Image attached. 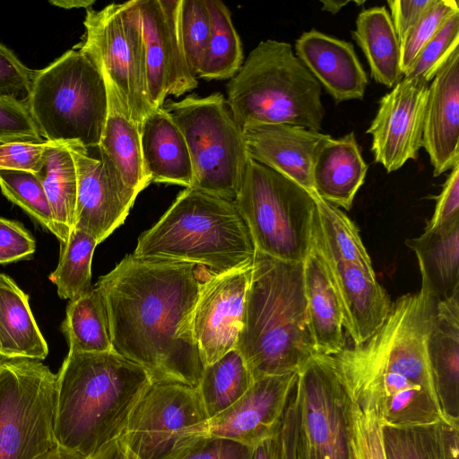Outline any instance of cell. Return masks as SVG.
Listing matches in <instances>:
<instances>
[{
	"instance_id": "603a6c76",
	"label": "cell",
	"mask_w": 459,
	"mask_h": 459,
	"mask_svg": "<svg viewBox=\"0 0 459 459\" xmlns=\"http://www.w3.org/2000/svg\"><path fill=\"white\" fill-rule=\"evenodd\" d=\"M426 353L443 418L459 427V290L436 301L426 337Z\"/></svg>"
},
{
	"instance_id": "d6986e66",
	"label": "cell",
	"mask_w": 459,
	"mask_h": 459,
	"mask_svg": "<svg viewBox=\"0 0 459 459\" xmlns=\"http://www.w3.org/2000/svg\"><path fill=\"white\" fill-rule=\"evenodd\" d=\"M248 157L292 180L312 196L316 151L330 134L290 124H260L243 127Z\"/></svg>"
},
{
	"instance_id": "d6a6232c",
	"label": "cell",
	"mask_w": 459,
	"mask_h": 459,
	"mask_svg": "<svg viewBox=\"0 0 459 459\" xmlns=\"http://www.w3.org/2000/svg\"><path fill=\"white\" fill-rule=\"evenodd\" d=\"M316 214L313 246L332 257L353 263L366 273L375 275L372 261L355 223L342 209L314 196Z\"/></svg>"
},
{
	"instance_id": "816d5d0a",
	"label": "cell",
	"mask_w": 459,
	"mask_h": 459,
	"mask_svg": "<svg viewBox=\"0 0 459 459\" xmlns=\"http://www.w3.org/2000/svg\"><path fill=\"white\" fill-rule=\"evenodd\" d=\"M282 442L280 433L271 436L252 446L250 459H282Z\"/></svg>"
},
{
	"instance_id": "e575fe53",
	"label": "cell",
	"mask_w": 459,
	"mask_h": 459,
	"mask_svg": "<svg viewBox=\"0 0 459 459\" xmlns=\"http://www.w3.org/2000/svg\"><path fill=\"white\" fill-rule=\"evenodd\" d=\"M211 17V36L197 78L231 79L243 65L241 40L231 13L221 0H206Z\"/></svg>"
},
{
	"instance_id": "6da1fadb",
	"label": "cell",
	"mask_w": 459,
	"mask_h": 459,
	"mask_svg": "<svg viewBox=\"0 0 459 459\" xmlns=\"http://www.w3.org/2000/svg\"><path fill=\"white\" fill-rule=\"evenodd\" d=\"M212 274L201 264L124 257L96 285L114 351L142 367L152 383L196 388L204 366L192 318L200 290Z\"/></svg>"
},
{
	"instance_id": "ac0fdd59",
	"label": "cell",
	"mask_w": 459,
	"mask_h": 459,
	"mask_svg": "<svg viewBox=\"0 0 459 459\" xmlns=\"http://www.w3.org/2000/svg\"><path fill=\"white\" fill-rule=\"evenodd\" d=\"M297 380L298 373L255 380L236 403L209 420V435L254 446L280 433Z\"/></svg>"
},
{
	"instance_id": "ab89813d",
	"label": "cell",
	"mask_w": 459,
	"mask_h": 459,
	"mask_svg": "<svg viewBox=\"0 0 459 459\" xmlns=\"http://www.w3.org/2000/svg\"><path fill=\"white\" fill-rule=\"evenodd\" d=\"M180 30L190 71L197 78L211 36V17L206 0H182Z\"/></svg>"
},
{
	"instance_id": "7c38bea8",
	"label": "cell",
	"mask_w": 459,
	"mask_h": 459,
	"mask_svg": "<svg viewBox=\"0 0 459 459\" xmlns=\"http://www.w3.org/2000/svg\"><path fill=\"white\" fill-rule=\"evenodd\" d=\"M209 420L197 388L152 383L120 439L138 459H177L209 435Z\"/></svg>"
},
{
	"instance_id": "d4e9b609",
	"label": "cell",
	"mask_w": 459,
	"mask_h": 459,
	"mask_svg": "<svg viewBox=\"0 0 459 459\" xmlns=\"http://www.w3.org/2000/svg\"><path fill=\"white\" fill-rule=\"evenodd\" d=\"M141 148L143 167L152 182L189 188L193 166L186 139L163 108L153 110L143 122Z\"/></svg>"
},
{
	"instance_id": "ba28073f",
	"label": "cell",
	"mask_w": 459,
	"mask_h": 459,
	"mask_svg": "<svg viewBox=\"0 0 459 459\" xmlns=\"http://www.w3.org/2000/svg\"><path fill=\"white\" fill-rule=\"evenodd\" d=\"M233 203L258 252L281 261L304 262L312 247L314 196L249 158Z\"/></svg>"
},
{
	"instance_id": "7a4b0ae2",
	"label": "cell",
	"mask_w": 459,
	"mask_h": 459,
	"mask_svg": "<svg viewBox=\"0 0 459 459\" xmlns=\"http://www.w3.org/2000/svg\"><path fill=\"white\" fill-rule=\"evenodd\" d=\"M435 303L421 289L404 294L392 303L385 322L372 337L329 355L350 400L373 412L383 426L445 420L426 353Z\"/></svg>"
},
{
	"instance_id": "484cf974",
	"label": "cell",
	"mask_w": 459,
	"mask_h": 459,
	"mask_svg": "<svg viewBox=\"0 0 459 459\" xmlns=\"http://www.w3.org/2000/svg\"><path fill=\"white\" fill-rule=\"evenodd\" d=\"M303 277L315 351L335 355L346 347L342 308L325 264L313 245L303 262Z\"/></svg>"
},
{
	"instance_id": "c3c4849f",
	"label": "cell",
	"mask_w": 459,
	"mask_h": 459,
	"mask_svg": "<svg viewBox=\"0 0 459 459\" xmlns=\"http://www.w3.org/2000/svg\"><path fill=\"white\" fill-rule=\"evenodd\" d=\"M436 205L431 219L425 229L436 228L459 218V164L455 166L436 197Z\"/></svg>"
},
{
	"instance_id": "f546056e",
	"label": "cell",
	"mask_w": 459,
	"mask_h": 459,
	"mask_svg": "<svg viewBox=\"0 0 459 459\" xmlns=\"http://www.w3.org/2000/svg\"><path fill=\"white\" fill-rule=\"evenodd\" d=\"M351 34L367 58L376 82L393 88L403 78L400 42L385 6L361 10Z\"/></svg>"
},
{
	"instance_id": "9c48e42d",
	"label": "cell",
	"mask_w": 459,
	"mask_h": 459,
	"mask_svg": "<svg viewBox=\"0 0 459 459\" xmlns=\"http://www.w3.org/2000/svg\"><path fill=\"white\" fill-rule=\"evenodd\" d=\"M162 108L186 139L193 166L189 188L233 202L249 157L243 128L224 96L189 95Z\"/></svg>"
},
{
	"instance_id": "4316f807",
	"label": "cell",
	"mask_w": 459,
	"mask_h": 459,
	"mask_svg": "<svg viewBox=\"0 0 459 459\" xmlns=\"http://www.w3.org/2000/svg\"><path fill=\"white\" fill-rule=\"evenodd\" d=\"M405 244L416 254L421 290L439 301L459 290V218L425 229Z\"/></svg>"
},
{
	"instance_id": "74e56055",
	"label": "cell",
	"mask_w": 459,
	"mask_h": 459,
	"mask_svg": "<svg viewBox=\"0 0 459 459\" xmlns=\"http://www.w3.org/2000/svg\"><path fill=\"white\" fill-rule=\"evenodd\" d=\"M3 195L56 236L51 209L39 173L0 169Z\"/></svg>"
},
{
	"instance_id": "f907efd6",
	"label": "cell",
	"mask_w": 459,
	"mask_h": 459,
	"mask_svg": "<svg viewBox=\"0 0 459 459\" xmlns=\"http://www.w3.org/2000/svg\"><path fill=\"white\" fill-rule=\"evenodd\" d=\"M297 384V383H296ZM300 429L299 395L297 386L289 399L283 414L281 437L282 442V459H298V439Z\"/></svg>"
},
{
	"instance_id": "52a82bcc",
	"label": "cell",
	"mask_w": 459,
	"mask_h": 459,
	"mask_svg": "<svg viewBox=\"0 0 459 459\" xmlns=\"http://www.w3.org/2000/svg\"><path fill=\"white\" fill-rule=\"evenodd\" d=\"M29 112L43 140L98 147L108 115V91L100 69L74 48L35 71Z\"/></svg>"
},
{
	"instance_id": "277c9868",
	"label": "cell",
	"mask_w": 459,
	"mask_h": 459,
	"mask_svg": "<svg viewBox=\"0 0 459 459\" xmlns=\"http://www.w3.org/2000/svg\"><path fill=\"white\" fill-rule=\"evenodd\" d=\"M235 349L254 380L298 373L316 354L307 324L303 263L256 252Z\"/></svg>"
},
{
	"instance_id": "5bb4252c",
	"label": "cell",
	"mask_w": 459,
	"mask_h": 459,
	"mask_svg": "<svg viewBox=\"0 0 459 459\" xmlns=\"http://www.w3.org/2000/svg\"><path fill=\"white\" fill-rule=\"evenodd\" d=\"M182 0H137L145 48L149 100L162 108L166 99L195 89L181 38Z\"/></svg>"
},
{
	"instance_id": "30bf717a",
	"label": "cell",
	"mask_w": 459,
	"mask_h": 459,
	"mask_svg": "<svg viewBox=\"0 0 459 459\" xmlns=\"http://www.w3.org/2000/svg\"><path fill=\"white\" fill-rule=\"evenodd\" d=\"M56 380L40 360L0 358V459H38L56 446Z\"/></svg>"
},
{
	"instance_id": "5b68a950",
	"label": "cell",
	"mask_w": 459,
	"mask_h": 459,
	"mask_svg": "<svg viewBox=\"0 0 459 459\" xmlns=\"http://www.w3.org/2000/svg\"><path fill=\"white\" fill-rule=\"evenodd\" d=\"M256 252L233 202L186 188L140 235L132 255L144 260L201 264L221 274L252 268Z\"/></svg>"
},
{
	"instance_id": "d590c367",
	"label": "cell",
	"mask_w": 459,
	"mask_h": 459,
	"mask_svg": "<svg viewBox=\"0 0 459 459\" xmlns=\"http://www.w3.org/2000/svg\"><path fill=\"white\" fill-rule=\"evenodd\" d=\"M254 381L237 349L204 367L196 388L209 418L216 416L236 403Z\"/></svg>"
},
{
	"instance_id": "1f68e13d",
	"label": "cell",
	"mask_w": 459,
	"mask_h": 459,
	"mask_svg": "<svg viewBox=\"0 0 459 459\" xmlns=\"http://www.w3.org/2000/svg\"><path fill=\"white\" fill-rule=\"evenodd\" d=\"M386 459H459V427L433 424L382 426Z\"/></svg>"
},
{
	"instance_id": "e0dca14e",
	"label": "cell",
	"mask_w": 459,
	"mask_h": 459,
	"mask_svg": "<svg viewBox=\"0 0 459 459\" xmlns=\"http://www.w3.org/2000/svg\"><path fill=\"white\" fill-rule=\"evenodd\" d=\"M251 270L212 274L200 290L192 331L204 368L236 348Z\"/></svg>"
},
{
	"instance_id": "f6af8a7d",
	"label": "cell",
	"mask_w": 459,
	"mask_h": 459,
	"mask_svg": "<svg viewBox=\"0 0 459 459\" xmlns=\"http://www.w3.org/2000/svg\"><path fill=\"white\" fill-rule=\"evenodd\" d=\"M48 145L47 141L0 142V169L41 172Z\"/></svg>"
},
{
	"instance_id": "9f6ffc18",
	"label": "cell",
	"mask_w": 459,
	"mask_h": 459,
	"mask_svg": "<svg viewBox=\"0 0 459 459\" xmlns=\"http://www.w3.org/2000/svg\"><path fill=\"white\" fill-rule=\"evenodd\" d=\"M51 4L56 6L65 8V9H74V8H91V5L95 3L94 0H56L49 1Z\"/></svg>"
},
{
	"instance_id": "7bdbcfd3",
	"label": "cell",
	"mask_w": 459,
	"mask_h": 459,
	"mask_svg": "<svg viewBox=\"0 0 459 459\" xmlns=\"http://www.w3.org/2000/svg\"><path fill=\"white\" fill-rule=\"evenodd\" d=\"M34 73L0 43V98L27 103Z\"/></svg>"
},
{
	"instance_id": "6f0895ef",
	"label": "cell",
	"mask_w": 459,
	"mask_h": 459,
	"mask_svg": "<svg viewBox=\"0 0 459 459\" xmlns=\"http://www.w3.org/2000/svg\"><path fill=\"white\" fill-rule=\"evenodd\" d=\"M322 10L329 12L333 14L337 13L342 7L351 3V1H333V0H322Z\"/></svg>"
},
{
	"instance_id": "7dc6e473",
	"label": "cell",
	"mask_w": 459,
	"mask_h": 459,
	"mask_svg": "<svg viewBox=\"0 0 459 459\" xmlns=\"http://www.w3.org/2000/svg\"><path fill=\"white\" fill-rule=\"evenodd\" d=\"M252 446L208 435L177 459H250Z\"/></svg>"
},
{
	"instance_id": "11a10c76",
	"label": "cell",
	"mask_w": 459,
	"mask_h": 459,
	"mask_svg": "<svg viewBox=\"0 0 459 459\" xmlns=\"http://www.w3.org/2000/svg\"><path fill=\"white\" fill-rule=\"evenodd\" d=\"M38 459H88L82 457L75 453L69 452L65 449H63L59 446H56L49 452L46 453L44 455L39 457Z\"/></svg>"
},
{
	"instance_id": "8d00e7d4",
	"label": "cell",
	"mask_w": 459,
	"mask_h": 459,
	"mask_svg": "<svg viewBox=\"0 0 459 459\" xmlns=\"http://www.w3.org/2000/svg\"><path fill=\"white\" fill-rule=\"evenodd\" d=\"M97 245L93 237L74 229L67 242L60 246L58 264L48 276L59 298L74 300L93 289L91 261Z\"/></svg>"
},
{
	"instance_id": "ffe728a7",
	"label": "cell",
	"mask_w": 459,
	"mask_h": 459,
	"mask_svg": "<svg viewBox=\"0 0 459 459\" xmlns=\"http://www.w3.org/2000/svg\"><path fill=\"white\" fill-rule=\"evenodd\" d=\"M316 250L324 261L337 293L344 330L353 345L362 344L384 325L392 302L375 275L353 263Z\"/></svg>"
},
{
	"instance_id": "9a60e30c",
	"label": "cell",
	"mask_w": 459,
	"mask_h": 459,
	"mask_svg": "<svg viewBox=\"0 0 459 459\" xmlns=\"http://www.w3.org/2000/svg\"><path fill=\"white\" fill-rule=\"evenodd\" d=\"M75 163L77 200L74 229L104 241L126 221L138 194L123 181L114 164L100 152L65 143Z\"/></svg>"
},
{
	"instance_id": "bcb514c9",
	"label": "cell",
	"mask_w": 459,
	"mask_h": 459,
	"mask_svg": "<svg viewBox=\"0 0 459 459\" xmlns=\"http://www.w3.org/2000/svg\"><path fill=\"white\" fill-rule=\"evenodd\" d=\"M35 250V238L22 224L0 217V264L27 259Z\"/></svg>"
},
{
	"instance_id": "681fc988",
	"label": "cell",
	"mask_w": 459,
	"mask_h": 459,
	"mask_svg": "<svg viewBox=\"0 0 459 459\" xmlns=\"http://www.w3.org/2000/svg\"><path fill=\"white\" fill-rule=\"evenodd\" d=\"M434 0H388L390 17L399 42L415 26Z\"/></svg>"
},
{
	"instance_id": "cb8c5ba5",
	"label": "cell",
	"mask_w": 459,
	"mask_h": 459,
	"mask_svg": "<svg viewBox=\"0 0 459 459\" xmlns=\"http://www.w3.org/2000/svg\"><path fill=\"white\" fill-rule=\"evenodd\" d=\"M365 162L354 132L334 139L329 135L318 145L312 163V179L316 195L346 211L365 181Z\"/></svg>"
},
{
	"instance_id": "8fae6325",
	"label": "cell",
	"mask_w": 459,
	"mask_h": 459,
	"mask_svg": "<svg viewBox=\"0 0 459 459\" xmlns=\"http://www.w3.org/2000/svg\"><path fill=\"white\" fill-rule=\"evenodd\" d=\"M83 41L87 54L114 85L130 118L140 126L155 109L147 86L145 48L137 0L86 10Z\"/></svg>"
},
{
	"instance_id": "2e32d148",
	"label": "cell",
	"mask_w": 459,
	"mask_h": 459,
	"mask_svg": "<svg viewBox=\"0 0 459 459\" xmlns=\"http://www.w3.org/2000/svg\"><path fill=\"white\" fill-rule=\"evenodd\" d=\"M429 84L403 77L381 98L367 130L375 162L390 173L416 160L422 148Z\"/></svg>"
},
{
	"instance_id": "83f0119b",
	"label": "cell",
	"mask_w": 459,
	"mask_h": 459,
	"mask_svg": "<svg viewBox=\"0 0 459 459\" xmlns=\"http://www.w3.org/2000/svg\"><path fill=\"white\" fill-rule=\"evenodd\" d=\"M100 71L107 87L108 107L98 148L114 164L124 183L139 195L152 182L143 167L140 126L130 118L114 85Z\"/></svg>"
},
{
	"instance_id": "b9f144b4",
	"label": "cell",
	"mask_w": 459,
	"mask_h": 459,
	"mask_svg": "<svg viewBox=\"0 0 459 459\" xmlns=\"http://www.w3.org/2000/svg\"><path fill=\"white\" fill-rule=\"evenodd\" d=\"M349 423L353 459H386L383 425L373 412L361 410L350 400Z\"/></svg>"
},
{
	"instance_id": "f5cc1de1",
	"label": "cell",
	"mask_w": 459,
	"mask_h": 459,
	"mask_svg": "<svg viewBox=\"0 0 459 459\" xmlns=\"http://www.w3.org/2000/svg\"><path fill=\"white\" fill-rule=\"evenodd\" d=\"M93 459H138L119 438L103 449Z\"/></svg>"
},
{
	"instance_id": "8992f818",
	"label": "cell",
	"mask_w": 459,
	"mask_h": 459,
	"mask_svg": "<svg viewBox=\"0 0 459 459\" xmlns=\"http://www.w3.org/2000/svg\"><path fill=\"white\" fill-rule=\"evenodd\" d=\"M227 102L237 123L290 124L322 128L325 110L319 82L285 41H261L227 84Z\"/></svg>"
},
{
	"instance_id": "f1b7e54d",
	"label": "cell",
	"mask_w": 459,
	"mask_h": 459,
	"mask_svg": "<svg viewBox=\"0 0 459 459\" xmlns=\"http://www.w3.org/2000/svg\"><path fill=\"white\" fill-rule=\"evenodd\" d=\"M48 354L28 295L11 277L0 273V358L41 361Z\"/></svg>"
},
{
	"instance_id": "60d3db41",
	"label": "cell",
	"mask_w": 459,
	"mask_h": 459,
	"mask_svg": "<svg viewBox=\"0 0 459 459\" xmlns=\"http://www.w3.org/2000/svg\"><path fill=\"white\" fill-rule=\"evenodd\" d=\"M459 11L456 0H434L415 26L400 41V66L403 74L422 48L441 29L448 17Z\"/></svg>"
},
{
	"instance_id": "836d02e7",
	"label": "cell",
	"mask_w": 459,
	"mask_h": 459,
	"mask_svg": "<svg viewBox=\"0 0 459 459\" xmlns=\"http://www.w3.org/2000/svg\"><path fill=\"white\" fill-rule=\"evenodd\" d=\"M61 330L66 338L69 351H114L105 301L97 287L69 301Z\"/></svg>"
},
{
	"instance_id": "db71d44e",
	"label": "cell",
	"mask_w": 459,
	"mask_h": 459,
	"mask_svg": "<svg viewBox=\"0 0 459 459\" xmlns=\"http://www.w3.org/2000/svg\"><path fill=\"white\" fill-rule=\"evenodd\" d=\"M298 459H323L304 439L300 434L298 439Z\"/></svg>"
},
{
	"instance_id": "4fadbf2b",
	"label": "cell",
	"mask_w": 459,
	"mask_h": 459,
	"mask_svg": "<svg viewBox=\"0 0 459 459\" xmlns=\"http://www.w3.org/2000/svg\"><path fill=\"white\" fill-rule=\"evenodd\" d=\"M300 434L323 459H353L350 399L329 355L314 354L299 370Z\"/></svg>"
},
{
	"instance_id": "7402d4cb",
	"label": "cell",
	"mask_w": 459,
	"mask_h": 459,
	"mask_svg": "<svg viewBox=\"0 0 459 459\" xmlns=\"http://www.w3.org/2000/svg\"><path fill=\"white\" fill-rule=\"evenodd\" d=\"M294 48L336 103L363 99L368 79L351 42L312 29L296 39Z\"/></svg>"
},
{
	"instance_id": "4dcf8cb0",
	"label": "cell",
	"mask_w": 459,
	"mask_h": 459,
	"mask_svg": "<svg viewBox=\"0 0 459 459\" xmlns=\"http://www.w3.org/2000/svg\"><path fill=\"white\" fill-rule=\"evenodd\" d=\"M39 175L51 209L56 237L63 246L74 229L77 200L75 163L65 143L48 142Z\"/></svg>"
},
{
	"instance_id": "3957f363",
	"label": "cell",
	"mask_w": 459,
	"mask_h": 459,
	"mask_svg": "<svg viewBox=\"0 0 459 459\" xmlns=\"http://www.w3.org/2000/svg\"><path fill=\"white\" fill-rule=\"evenodd\" d=\"M152 383L142 367L115 351H69L56 380V446L93 459L121 438Z\"/></svg>"
},
{
	"instance_id": "ee69618b",
	"label": "cell",
	"mask_w": 459,
	"mask_h": 459,
	"mask_svg": "<svg viewBox=\"0 0 459 459\" xmlns=\"http://www.w3.org/2000/svg\"><path fill=\"white\" fill-rule=\"evenodd\" d=\"M44 142L26 103L0 98V142Z\"/></svg>"
},
{
	"instance_id": "44dd1931",
	"label": "cell",
	"mask_w": 459,
	"mask_h": 459,
	"mask_svg": "<svg viewBox=\"0 0 459 459\" xmlns=\"http://www.w3.org/2000/svg\"><path fill=\"white\" fill-rule=\"evenodd\" d=\"M422 147L434 177L459 164V48L429 84Z\"/></svg>"
},
{
	"instance_id": "f35d334b",
	"label": "cell",
	"mask_w": 459,
	"mask_h": 459,
	"mask_svg": "<svg viewBox=\"0 0 459 459\" xmlns=\"http://www.w3.org/2000/svg\"><path fill=\"white\" fill-rule=\"evenodd\" d=\"M459 46V11L452 13L422 48L403 77L429 84Z\"/></svg>"
}]
</instances>
